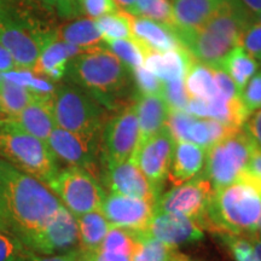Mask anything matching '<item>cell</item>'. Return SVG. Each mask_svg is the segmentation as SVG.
Instances as JSON below:
<instances>
[{"instance_id": "obj_52", "label": "cell", "mask_w": 261, "mask_h": 261, "mask_svg": "<svg viewBox=\"0 0 261 261\" xmlns=\"http://www.w3.org/2000/svg\"><path fill=\"white\" fill-rule=\"evenodd\" d=\"M257 232H259V233H261V217H260L259 224H257Z\"/></svg>"}, {"instance_id": "obj_41", "label": "cell", "mask_w": 261, "mask_h": 261, "mask_svg": "<svg viewBox=\"0 0 261 261\" xmlns=\"http://www.w3.org/2000/svg\"><path fill=\"white\" fill-rule=\"evenodd\" d=\"M62 18H77L84 14L81 0H37Z\"/></svg>"}, {"instance_id": "obj_50", "label": "cell", "mask_w": 261, "mask_h": 261, "mask_svg": "<svg viewBox=\"0 0 261 261\" xmlns=\"http://www.w3.org/2000/svg\"><path fill=\"white\" fill-rule=\"evenodd\" d=\"M117 6L122 8V11H126L127 14L135 15L136 10V2L137 0H114Z\"/></svg>"}, {"instance_id": "obj_20", "label": "cell", "mask_w": 261, "mask_h": 261, "mask_svg": "<svg viewBox=\"0 0 261 261\" xmlns=\"http://www.w3.org/2000/svg\"><path fill=\"white\" fill-rule=\"evenodd\" d=\"M133 108L139 126L138 144L166 127L169 107L161 94H144L138 92Z\"/></svg>"}, {"instance_id": "obj_14", "label": "cell", "mask_w": 261, "mask_h": 261, "mask_svg": "<svg viewBox=\"0 0 261 261\" xmlns=\"http://www.w3.org/2000/svg\"><path fill=\"white\" fill-rule=\"evenodd\" d=\"M173 149L174 140L167 127H165L159 133L138 144L135 154L130 158L152 187L159 191H161L163 182L168 177Z\"/></svg>"}, {"instance_id": "obj_30", "label": "cell", "mask_w": 261, "mask_h": 261, "mask_svg": "<svg viewBox=\"0 0 261 261\" xmlns=\"http://www.w3.org/2000/svg\"><path fill=\"white\" fill-rule=\"evenodd\" d=\"M39 98L48 97L40 96L28 87L12 83L0 74V100H2L3 114L5 116H17L25 107Z\"/></svg>"}, {"instance_id": "obj_17", "label": "cell", "mask_w": 261, "mask_h": 261, "mask_svg": "<svg viewBox=\"0 0 261 261\" xmlns=\"http://www.w3.org/2000/svg\"><path fill=\"white\" fill-rule=\"evenodd\" d=\"M144 232L172 247L203 238V231L195 220L174 213H155Z\"/></svg>"}, {"instance_id": "obj_16", "label": "cell", "mask_w": 261, "mask_h": 261, "mask_svg": "<svg viewBox=\"0 0 261 261\" xmlns=\"http://www.w3.org/2000/svg\"><path fill=\"white\" fill-rule=\"evenodd\" d=\"M100 212L112 226L145 231L155 214V204L140 198L110 194L104 198Z\"/></svg>"}, {"instance_id": "obj_26", "label": "cell", "mask_w": 261, "mask_h": 261, "mask_svg": "<svg viewBox=\"0 0 261 261\" xmlns=\"http://www.w3.org/2000/svg\"><path fill=\"white\" fill-rule=\"evenodd\" d=\"M136 246L132 261H194L177 248L155 240L144 231H132Z\"/></svg>"}, {"instance_id": "obj_37", "label": "cell", "mask_w": 261, "mask_h": 261, "mask_svg": "<svg viewBox=\"0 0 261 261\" xmlns=\"http://www.w3.org/2000/svg\"><path fill=\"white\" fill-rule=\"evenodd\" d=\"M161 97L173 110H187L191 99L185 89L184 80L163 81Z\"/></svg>"}, {"instance_id": "obj_12", "label": "cell", "mask_w": 261, "mask_h": 261, "mask_svg": "<svg viewBox=\"0 0 261 261\" xmlns=\"http://www.w3.org/2000/svg\"><path fill=\"white\" fill-rule=\"evenodd\" d=\"M98 136L99 133H76L56 127L46 144L56 159L70 167L84 168L93 174L100 149Z\"/></svg>"}, {"instance_id": "obj_34", "label": "cell", "mask_w": 261, "mask_h": 261, "mask_svg": "<svg viewBox=\"0 0 261 261\" xmlns=\"http://www.w3.org/2000/svg\"><path fill=\"white\" fill-rule=\"evenodd\" d=\"M108 50L126 65L130 71L144 65V52L135 39H119L106 41Z\"/></svg>"}, {"instance_id": "obj_29", "label": "cell", "mask_w": 261, "mask_h": 261, "mask_svg": "<svg viewBox=\"0 0 261 261\" xmlns=\"http://www.w3.org/2000/svg\"><path fill=\"white\" fill-rule=\"evenodd\" d=\"M218 68L224 70L232 79L237 89L242 91L248 81L259 70V63L240 45L228 52Z\"/></svg>"}, {"instance_id": "obj_1", "label": "cell", "mask_w": 261, "mask_h": 261, "mask_svg": "<svg viewBox=\"0 0 261 261\" xmlns=\"http://www.w3.org/2000/svg\"><path fill=\"white\" fill-rule=\"evenodd\" d=\"M61 205L45 182L0 159V227L28 246Z\"/></svg>"}, {"instance_id": "obj_36", "label": "cell", "mask_w": 261, "mask_h": 261, "mask_svg": "<svg viewBox=\"0 0 261 261\" xmlns=\"http://www.w3.org/2000/svg\"><path fill=\"white\" fill-rule=\"evenodd\" d=\"M31 253L18 237L0 227V261H27Z\"/></svg>"}, {"instance_id": "obj_24", "label": "cell", "mask_w": 261, "mask_h": 261, "mask_svg": "<svg viewBox=\"0 0 261 261\" xmlns=\"http://www.w3.org/2000/svg\"><path fill=\"white\" fill-rule=\"evenodd\" d=\"M194 58L184 47L167 52H148L144 67L162 81L184 80Z\"/></svg>"}, {"instance_id": "obj_7", "label": "cell", "mask_w": 261, "mask_h": 261, "mask_svg": "<svg viewBox=\"0 0 261 261\" xmlns=\"http://www.w3.org/2000/svg\"><path fill=\"white\" fill-rule=\"evenodd\" d=\"M52 114L60 128L76 133H100L107 109L80 86L65 83L55 89Z\"/></svg>"}, {"instance_id": "obj_10", "label": "cell", "mask_w": 261, "mask_h": 261, "mask_svg": "<svg viewBox=\"0 0 261 261\" xmlns=\"http://www.w3.org/2000/svg\"><path fill=\"white\" fill-rule=\"evenodd\" d=\"M214 189L203 174L173 187L161 195L155 203V213H174L185 215L200 226L207 225V210Z\"/></svg>"}, {"instance_id": "obj_8", "label": "cell", "mask_w": 261, "mask_h": 261, "mask_svg": "<svg viewBox=\"0 0 261 261\" xmlns=\"http://www.w3.org/2000/svg\"><path fill=\"white\" fill-rule=\"evenodd\" d=\"M254 142L243 129L231 133L207 149L202 174L219 190L238 180L248 168Z\"/></svg>"}, {"instance_id": "obj_25", "label": "cell", "mask_w": 261, "mask_h": 261, "mask_svg": "<svg viewBox=\"0 0 261 261\" xmlns=\"http://www.w3.org/2000/svg\"><path fill=\"white\" fill-rule=\"evenodd\" d=\"M58 39L83 51L106 45L92 18H77L61 25L58 27Z\"/></svg>"}, {"instance_id": "obj_39", "label": "cell", "mask_w": 261, "mask_h": 261, "mask_svg": "<svg viewBox=\"0 0 261 261\" xmlns=\"http://www.w3.org/2000/svg\"><path fill=\"white\" fill-rule=\"evenodd\" d=\"M241 100L250 115L261 109V70H257L241 91Z\"/></svg>"}, {"instance_id": "obj_6", "label": "cell", "mask_w": 261, "mask_h": 261, "mask_svg": "<svg viewBox=\"0 0 261 261\" xmlns=\"http://www.w3.org/2000/svg\"><path fill=\"white\" fill-rule=\"evenodd\" d=\"M0 155L45 184L58 172L56 158L46 143L24 132L5 115H0Z\"/></svg>"}, {"instance_id": "obj_4", "label": "cell", "mask_w": 261, "mask_h": 261, "mask_svg": "<svg viewBox=\"0 0 261 261\" xmlns=\"http://www.w3.org/2000/svg\"><path fill=\"white\" fill-rule=\"evenodd\" d=\"M253 22L231 0L201 28L177 33L181 46L195 61L218 68L232 48L241 45L244 28Z\"/></svg>"}, {"instance_id": "obj_32", "label": "cell", "mask_w": 261, "mask_h": 261, "mask_svg": "<svg viewBox=\"0 0 261 261\" xmlns=\"http://www.w3.org/2000/svg\"><path fill=\"white\" fill-rule=\"evenodd\" d=\"M96 25L102 35L103 40H119V39H133L132 15L119 10L114 14L104 15L94 19Z\"/></svg>"}, {"instance_id": "obj_46", "label": "cell", "mask_w": 261, "mask_h": 261, "mask_svg": "<svg viewBox=\"0 0 261 261\" xmlns=\"http://www.w3.org/2000/svg\"><path fill=\"white\" fill-rule=\"evenodd\" d=\"M253 21L254 16L261 12V0H231Z\"/></svg>"}, {"instance_id": "obj_33", "label": "cell", "mask_w": 261, "mask_h": 261, "mask_svg": "<svg viewBox=\"0 0 261 261\" xmlns=\"http://www.w3.org/2000/svg\"><path fill=\"white\" fill-rule=\"evenodd\" d=\"M133 16L152 19L172 31L174 29V16L172 4L168 0H137Z\"/></svg>"}, {"instance_id": "obj_53", "label": "cell", "mask_w": 261, "mask_h": 261, "mask_svg": "<svg viewBox=\"0 0 261 261\" xmlns=\"http://www.w3.org/2000/svg\"><path fill=\"white\" fill-rule=\"evenodd\" d=\"M0 115H4V114H3V108H2V100H0Z\"/></svg>"}, {"instance_id": "obj_47", "label": "cell", "mask_w": 261, "mask_h": 261, "mask_svg": "<svg viewBox=\"0 0 261 261\" xmlns=\"http://www.w3.org/2000/svg\"><path fill=\"white\" fill-rule=\"evenodd\" d=\"M248 171L261 179V146L254 143L252 154H250L249 163H248Z\"/></svg>"}, {"instance_id": "obj_28", "label": "cell", "mask_w": 261, "mask_h": 261, "mask_svg": "<svg viewBox=\"0 0 261 261\" xmlns=\"http://www.w3.org/2000/svg\"><path fill=\"white\" fill-rule=\"evenodd\" d=\"M184 84L191 99L210 100L218 97L214 68L201 62L194 60L185 76Z\"/></svg>"}, {"instance_id": "obj_40", "label": "cell", "mask_w": 261, "mask_h": 261, "mask_svg": "<svg viewBox=\"0 0 261 261\" xmlns=\"http://www.w3.org/2000/svg\"><path fill=\"white\" fill-rule=\"evenodd\" d=\"M132 75L139 93L161 94L163 81L146 69L144 65L133 70Z\"/></svg>"}, {"instance_id": "obj_51", "label": "cell", "mask_w": 261, "mask_h": 261, "mask_svg": "<svg viewBox=\"0 0 261 261\" xmlns=\"http://www.w3.org/2000/svg\"><path fill=\"white\" fill-rule=\"evenodd\" d=\"M253 22H257V23H261V12H259V14L254 16Z\"/></svg>"}, {"instance_id": "obj_27", "label": "cell", "mask_w": 261, "mask_h": 261, "mask_svg": "<svg viewBox=\"0 0 261 261\" xmlns=\"http://www.w3.org/2000/svg\"><path fill=\"white\" fill-rule=\"evenodd\" d=\"M79 228V249L96 252L103 243L104 237L112 225L108 223L100 211H94L76 218Z\"/></svg>"}, {"instance_id": "obj_9", "label": "cell", "mask_w": 261, "mask_h": 261, "mask_svg": "<svg viewBox=\"0 0 261 261\" xmlns=\"http://www.w3.org/2000/svg\"><path fill=\"white\" fill-rule=\"evenodd\" d=\"M47 184L75 218L100 211L107 196L92 173L80 167L61 169Z\"/></svg>"}, {"instance_id": "obj_44", "label": "cell", "mask_w": 261, "mask_h": 261, "mask_svg": "<svg viewBox=\"0 0 261 261\" xmlns=\"http://www.w3.org/2000/svg\"><path fill=\"white\" fill-rule=\"evenodd\" d=\"M242 128L256 145L261 146V109L249 116Z\"/></svg>"}, {"instance_id": "obj_3", "label": "cell", "mask_w": 261, "mask_h": 261, "mask_svg": "<svg viewBox=\"0 0 261 261\" xmlns=\"http://www.w3.org/2000/svg\"><path fill=\"white\" fill-rule=\"evenodd\" d=\"M65 76L108 110L119 109L132 90V71L106 45L74 57Z\"/></svg>"}, {"instance_id": "obj_48", "label": "cell", "mask_w": 261, "mask_h": 261, "mask_svg": "<svg viewBox=\"0 0 261 261\" xmlns=\"http://www.w3.org/2000/svg\"><path fill=\"white\" fill-rule=\"evenodd\" d=\"M18 70L14 58L9 54V51L0 44V73H9V71Z\"/></svg>"}, {"instance_id": "obj_38", "label": "cell", "mask_w": 261, "mask_h": 261, "mask_svg": "<svg viewBox=\"0 0 261 261\" xmlns=\"http://www.w3.org/2000/svg\"><path fill=\"white\" fill-rule=\"evenodd\" d=\"M221 240L226 244L236 261H260L256 256L252 243L247 238L234 234L221 233Z\"/></svg>"}, {"instance_id": "obj_42", "label": "cell", "mask_w": 261, "mask_h": 261, "mask_svg": "<svg viewBox=\"0 0 261 261\" xmlns=\"http://www.w3.org/2000/svg\"><path fill=\"white\" fill-rule=\"evenodd\" d=\"M241 46L247 54L261 62V23L250 22L241 37Z\"/></svg>"}, {"instance_id": "obj_22", "label": "cell", "mask_w": 261, "mask_h": 261, "mask_svg": "<svg viewBox=\"0 0 261 261\" xmlns=\"http://www.w3.org/2000/svg\"><path fill=\"white\" fill-rule=\"evenodd\" d=\"M81 52L79 47L56 39L42 48L33 73L52 83L60 81L65 76L69 62Z\"/></svg>"}, {"instance_id": "obj_13", "label": "cell", "mask_w": 261, "mask_h": 261, "mask_svg": "<svg viewBox=\"0 0 261 261\" xmlns=\"http://www.w3.org/2000/svg\"><path fill=\"white\" fill-rule=\"evenodd\" d=\"M29 250L44 255L65 254L79 249L76 218L63 204L42 230L28 243Z\"/></svg>"}, {"instance_id": "obj_43", "label": "cell", "mask_w": 261, "mask_h": 261, "mask_svg": "<svg viewBox=\"0 0 261 261\" xmlns=\"http://www.w3.org/2000/svg\"><path fill=\"white\" fill-rule=\"evenodd\" d=\"M81 5L84 14L92 19H97L108 14H114L120 10L114 0H81Z\"/></svg>"}, {"instance_id": "obj_21", "label": "cell", "mask_w": 261, "mask_h": 261, "mask_svg": "<svg viewBox=\"0 0 261 261\" xmlns=\"http://www.w3.org/2000/svg\"><path fill=\"white\" fill-rule=\"evenodd\" d=\"M207 150L191 142H175L173 149L168 181L177 187L191 180L202 171Z\"/></svg>"}, {"instance_id": "obj_15", "label": "cell", "mask_w": 261, "mask_h": 261, "mask_svg": "<svg viewBox=\"0 0 261 261\" xmlns=\"http://www.w3.org/2000/svg\"><path fill=\"white\" fill-rule=\"evenodd\" d=\"M104 182L112 194L140 198L156 203L160 191L145 178L132 159L104 166Z\"/></svg>"}, {"instance_id": "obj_11", "label": "cell", "mask_w": 261, "mask_h": 261, "mask_svg": "<svg viewBox=\"0 0 261 261\" xmlns=\"http://www.w3.org/2000/svg\"><path fill=\"white\" fill-rule=\"evenodd\" d=\"M138 143L139 126L132 104L123 107L104 126L100 140L104 166L129 160L135 154Z\"/></svg>"}, {"instance_id": "obj_49", "label": "cell", "mask_w": 261, "mask_h": 261, "mask_svg": "<svg viewBox=\"0 0 261 261\" xmlns=\"http://www.w3.org/2000/svg\"><path fill=\"white\" fill-rule=\"evenodd\" d=\"M247 237H248V241L252 243L254 250H255L256 256L259 257V260L261 261V233H259L256 231V232L248 234Z\"/></svg>"}, {"instance_id": "obj_35", "label": "cell", "mask_w": 261, "mask_h": 261, "mask_svg": "<svg viewBox=\"0 0 261 261\" xmlns=\"http://www.w3.org/2000/svg\"><path fill=\"white\" fill-rule=\"evenodd\" d=\"M136 241L132 231L126 230L122 227L110 226L109 231L104 237L102 246L99 250L109 253L125 254V255L132 256L135 250Z\"/></svg>"}, {"instance_id": "obj_23", "label": "cell", "mask_w": 261, "mask_h": 261, "mask_svg": "<svg viewBox=\"0 0 261 261\" xmlns=\"http://www.w3.org/2000/svg\"><path fill=\"white\" fill-rule=\"evenodd\" d=\"M10 119L24 132L45 143L57 127L52 114V97L39 98L25 107L17 116Z\"/></svg>"}, {"instance_id": "obj_31", "label": "cell", "mask_w": 261, "mask_h": 261, "mask_svg": "<svg viewBox=\"0 0 261 261\" xmlns=\"http://www.w3.org/2000/svg\"><path fill=\"white\" fill-rule=\"evenodd\" d=\"M237 130L240 129L230 128L217 120L195 116L194 121L188 128L185 142H191L207 150L215 143Z\"/></svg>"}, {"instance_id": "obj_2", "label": "cell", "mask_w": 261, "mask_h": 261, "mask_svg": "<svg viewBox=\"0 0 261 261\" xmlns=\"http://www.w3.org/2000/svg\"><path fill=\"white\" fill-rule=\"evenodd\" d=\"M51 10L37 0H0V44L18 70H34L41 50L58 39Z\"/></svg>"}, {"instance_id": "obj_45", "label": "cell", "mask_w": 261, "mask_h": 261, "mask_svg": "<svg viewBox=\"0 0 261 261\" xmlns=\"http://www.w3.org/2000/svg\"><path fill=\"white\" fill-rule=\"evenodd\" d=\"M27 261H83L81 253L79 249L74 252L65 253V254H57V255H48V256H40L35 253H31L28 256Z\"/></svg>"}, {"instance_id": "obj_18", "label": "cell", "mask_w": 261, "mask_h": 261, "mask_svg": "<svg viewBox=\"0 0 261 261\" xmlns=\"http://www.w3.org/2000/svg\"><path fill=\"white\" fill-rule=\"evenodd\" d=\"M227 0H172L173 33L192 32L207 23Z\"/></svg>"}, {"instance_id": "obj_5", "label": "cell", "mask_w": 261, "mask_h": 261, "mask_svg": "<svg viewBox=\"0 0 261 261\" xmlns=\"http://www.w3.org/2000/svg\"><path fill=\"white\" fill-rule=\"evenodd\" d=\"M261 192L244 180L215 190L207 210L205 227L220 233L248 236L257 231Z\"/></svg>"}, {"instance_id": "obj_19", "label": "cell", "mask_w": 261, "mask_h": 261, "mask_svg": "<svg viewBox=\"0 0 261 261\" xmlns=\"http://www.w3.org/2000/svg\"><path fill=\"white\" fill-rule=\"evenodd\" d=\"M132 33L144 56L148 52H167L182 47L172 29L152 19L132 16Z\"/></svg>"}]
</instances>
